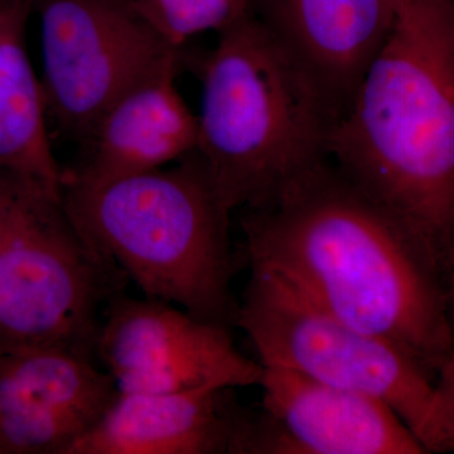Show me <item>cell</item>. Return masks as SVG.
I'll return each mask as SVG.
<instances>
[{"instance_id":"3","label":"cell","mask_w":454,"mask_h":454,"mask_svg":"<svg viewBox=\"0 0 454 454\" xmlns=\"http://www.w3.org/2000/svg\"><path fill=\"white\" fill-rule=\"evenodd\" d=\"M62 202L83 238L145 297L231 328V212L196 152L172 168L112 179L65 172Z\"/></svg>"},{"instance_id":"19","label":"cell","mask_w":454,"mask_h":454,"mask_svg":"<svg viewBox=\"0 0 454 454\" xmlns=\"http://www.w3.org/2000/svg\"><path fill=\"white\" fill-rule=\"evenodd\" d=\"M391 3H393V5L396 4L397 0H390Z\"/></svg>"},{"instance_id":"7","label":"cell","mask_w":454,"mask_h":454,"mask_svg":"<svg viewBox=\"0 0 454 454\" xmlns=\"http://www.w3.org/2000/svg\"><path fill=\"white\" fill-rule=\"evenodd\" d=\"M46 112L85 145L121 95L181 56L131 0H35Z\"/></svg>"},{"instance_id":"11","label":"cell","mask_w":454,"mask_h":454,"mask_svg":"<svg viewBox=\"0 0 454 454\" xmlns=\"http://www.w3.org/2000/svg\"><path fill=\"white\" fill-rule=\"evenodd\" d=\"M255 16L325 98L348 110L394 20L390 0H255Z\"/></svg>"},{"instance_id":"5","label":"cell","mask_w":454,"mask_h":454,"mask_svg":"<svg viewBox=\"0 0 454 454\" xmlns=\"http://www.w3.org/2000/svg\"><path fill=\"white\" fill-rule=\"evenodd\" d=\"M121 274L62 199L27 186L0 245V354L59 348L92 357L100 307Z\"/></svg>"},{"instance_id":"15","label":"cell","mask_w":454,"mask_h":454,"mask_svg":"<svg viewBox=\"0 0 454 454\" xmlns=\"http://www.w3.org/2000/svg\"><path fill=\"white\" fill-rule=\"evenodd\" d=\"M143 20L172 49L201 33L217 35L255 14V0H131Z\"/></svg>"},{"instance_id":"14","label":"cell","mask_w":454,"mask_h":454,"mask_svg":"<svg viewBox=\"0 0 454 454\" xmlns=\"http://www.w3.org/2000/svg\"><path fill=\"white\" fill-rule=\"evenodd\" d=\"M35 0H0V169L62 199L65 170L47 130L41 80L27 49Z\"/></svg>"},{"instance_id":"9","label":"cell","mask_w":454,"mask_h":454,"mask_svg":"<svg viewBox=\"0 0 454 454\" xmlns=\"http://www.w3.org/2000/svg\"><path fill=\"white\" fill-rule=\"evenodd\" d=\"M262 411L247 454H426L387 403L278 367H262Z\"/></svg>"},{"instance_id":"6","label":"cell","mask_w":454,"mask_h":454,"mask_svg":"<svg viewBox=\"0 0 454 454\" xmlns=\"http://www.w3.org/2000/svg\"><path fill=\"white\" fill-rule=\"evenodd\" d=\"M250 271L236 327L252 340L260 365L376 397L418 434L435 381L413 358L322 309L276 271Z\"/></svg>"},{"instance_id":"16","label":"cell","mask_w":454,"mask_h":454,"mask_svg":"<svg viewBox=\"0 0 454 454\" xmlns=\"http://www.w3.org/2000/svg\"><path fill=\"white\" fill-rule=\"evenodd\" d=\"M417 437L427 453H454V352L435 379L432 403Z\"/></svg>"},{"instance_id":"2","label":"cell","mask_w":454,"mask_h":454,"mask_svg":"<svg viewBox=\"0 0 454 454\" xmlns=\"http://www.w3.org/2000/svg\"><path fill=\"white\" fill-rule=\"evenodd\" d=\"M328 158L454 279V0H397L387 40L334 124Z\"/></svg>"},{"instance_id":"8","label":"cell","mask_w":454,"mask_h":454,"mask_svg":"<svg viewBox=\"0 0 454 454\" xmlns=\"http://www.w3.org/2000/svg\"><path fill=\"white\" fill-rule=\"evenodd\" d=\"M94 354L121 394L259 387L262 366L241 354L230 328L167 301L125 297L106 304Z\"/></svg>"},{"instance_id":"10","label":"cell","mask_w":454,"mask_h":454,"mask_svg":"<svg viewBox=\"0 0 454 454\" xmlns=\"http://www.w3.org/2000/svg\"><path fill=\"white\" fill-rule=\"evenodd\" d=\"M116 396L110 373L82 352L0 354V454H67Z\"/></svg>"},{"instance_id":"17","label":"cell","mask_w":454,"mask_h":454,"mask_svg":"<svg viewBox=\"0 0 454 454\" xmlns=\"http://www.w3.org/2000/svg\"><path fill=\"white\" fill-rule=\"evenodd\" d=\"M27 186L25 182L0 169V245Z\"/></svg>"},{"instance_id":"4","label":"cell","mask_w":454,"mask_h":454,"mask_svg":"<svg viewBox=\"0 0 454 454\" xmlns=\"http://www.w3.org/2000/svg\"><path fill=\"white\" fill-rule=\"evenodd\" d=\"M217 35L201 66L195 152L232 214L328 160L336 119L255 14Z\"/></svg>"},{"instance_id":"12","label":"cell","mask_w":454,"mask_h":454,"mask_svg":"<svg viewBox=\"0 0 454 454\" xmlns=\"http://www.w3.org/2000/svg\"><path fill=\"white\" fill-rule=\"evenodd\" d=\"M234 389L121 394L67 454H243L249 413Z\"/></svg>"},{"instance_id":"13","label":"cell","mask_w":454,"mask_h":454,"mask_svg":"<svg viewBox=\"0 0 454 454\" xmlns=\"http://www.w3.org/2000/svg\"><path fill=\"white\" fill-rule=\"evenodd\" d=\"M181 56L113 104L85 145L82 177L112 179L164 168L193 153L199 119L178 91Z\"/></svg>"},{"instance_id":"1","label":"cell","mask_w":454,"mask_h":454,"mask_svg":"<svg viewBox=\"0 0 454 454\" xmlns=\"http://www.w3.org/2000/svg\"><path fill=\"white\" fill-rule=\"evenodd\" d=\"M249 265L393 343L435 381L454 352L447 292L405 230L330 158L241 220Z\"/></svg>"},{"instance_id":"18","label":"cell","mask_w":454,"mask_h":454,"mask_svg":"<svg viewBox=\"0 0 454 454\" xmlns=\"http://www.w3.org/2000/svg\"><path fill=\"white\" fill-rule=\"evenodd\" d=\"M448 316H450V328H452L454 340V279L447 293Z\"/></svg>"}]
</instances>
